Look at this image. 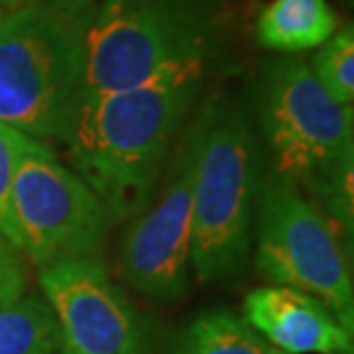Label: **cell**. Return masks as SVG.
Returning a JSON list of instances; mask_svg holds the SVG:
<instances>
[{
  "label": "cell",
  "instance_id": "1",
  "mask_svg": "<svg viewBox=\"0 0 354 354\" xmlns=\"http://www.w3.org/2000/svg\"><path fill=\"white\" fill-rule=\"evenodd\" d=\"M205 65L171 69L145 86L81 99L62 138L72 171L95 191L109 218L150 201L182 120L201 92Z\"/></svg>",
  "mask_w": 354,
  "mask_h": 354
},
{
  "label": "cell",
  "instance_id": "2",
  "mask_svg": "<svg viewBox=\"0 0 354 354\" xmlns=\"http://www.w3.org/2000/svg\"><path fill=\"white\" fill-rule=\"evenodd\" d=\"M216 37L214 0H102L83 24L79 102L205 65Z\"/></svg>",
  "mask_w": 354,
  "mask_h": 354
},
{
  "label": "cell",
  "instance_id": "3",
  "mask_svg": "<svg viewBox=\"0 0 354 354\" xmlns=\"http://www.w3.org/2000/svg\"><path fill=\"white\" fill-rule=\"evenodd\" d=\"M83 24L28 3L0 24V124L32 140H62L81 97Z\"/></svg>",
  "mask_w": 354,
  "mask_h": 354
},
{
  "label": "cell",
  "instance_id": "4",
  "mask_svg": "<svg viewBox=\"0 0 354 354\" xmlns=\"http://www.w3.org/2000/svg\"><path fill=\"white\" fill-rule=\"evenodd\" d=\"M194 136L191 269L221 281L244 267L251 251L256 201V140L239 111H212Z\"/></svg>",
  "mask_w": 354,
  "mask_h": 354
},
{
  "label": "cell",
  "instance_id": "5",
  "mask_svg": "<svg viewBox=\"0 0 354 354\" xmlns=\"http://www.w3.org/2000/svg\"><path fill=\"white\" fill-rule=\"evenodd\" d=\"M256 263L274 286L322 301L352 334L354 286L343 228L297 184L274 175L260 194Z\"/></svg>",
  "mask_w": 354,
  "mask_h": 354
},
{
  "label": "cell",
  "instance_id": "6",
  "mask_svg": "<svg viewBox=\"0 0 354 354\" xmlns=\"http://www.w3.org/2000/svg\"><path fill=\"white\" fill-rule=\"evenodd\" d=\"M260 124L274 154L276 175L313 187L354 159L352 106L331 99L299 55H281L260 81Z\"/></svg>",
  "mask_w": 354,
  "mask_h": 354
},
{
  "label": "cell",
  "instance_id": "7",
  "mask_svg": "<svg viewBox=\"0 0 354 354\" xmlns=\"http://www.w3.org/2000/svg\"><path fill=\"white\" fill-rule=\"evenodd\" d=\"M19 251L39 267L74 258H99L104 205L86 182L39 140L28 138L12 187Z\"/></svg>",
  "mask_w": 354,
  "mask_h": 354
},
{
  "label": "cell",
  "instance_id": "8",
  "mask_svg": "<svg viewBox=\"0 0 354 354\" xmlns=\"http://www.w3.org/2000/svg\"><path fill=\"white\" fill-rule=\"evenodd\" d=\"M194 232V136L173 168L164 194L133 218L120 244V276L143 297L177 301L187 292Z\"/></svg>",
  "mask_w": 354,
  "mask_h": 354
},
{
  "label": "cell",
  "instance_id": "9",
  "mask_svg": "<svg viewBox=\"0 0 354 354\" xmlns=\"http://www.w3.org/2000/svg\"><path fill=\"white\" fill-rule=\"evenodd\" d=\"M39 286L69 354H140L136 313L99 258L44 265Z\"/></svg>",
  "mask_w": 354,
  "mask_h": 354
},
{
  "label": "cell",
  "instance_id": "10",
  "mask_svg": "<svg viewBox=\"0 0 354 354\" xmlns=\"http://www.w3.org/2000/svg\"><path fill=\"white\" fill-rule=\"evenodd\" d=\"M242 320L274 350L286 354H348L352 334L338 317L301 290L267 286L251 290Z\"/></svg>",
  "mask_w": 354,
  "mask_h": 354
},
{
  "label": "cell",
  "instance_id": "11",
  "mask_svg": "<svg viewBox=\"0 0 354 354\" xmlns=\"http://www.w3.org/2000/svg\"><path fill=\"white\" fill-rule=\"evenodd\" d=\"M338 30L327 0H272L256 21V37L269 51L297 55L324 44Z\"/></svg>",
  "mask_w": 354,
  "mask_h": 354
},
{
  "label": "cell",
  "instance_id": "12",
  "mask_svg": "<svg viewBox=\"0 0 354 354\" xmlns=\"http://www.w3.org/2000/svg\"><path fill=\"white\" fill-rule=\"evenodd\" d=\"M60 324L44 297L21 295L0 304V354H58Z\"/></svg>",
  "mask_w": 354,
  "mask_h": 354
},
{
  "label": "cell",
  "instance_id": "13",
  "mask_svg": "<svg viewBox=\"0 0 354 354\" xmlns=\"http://www.w3.org/2000/svg\"><path fill=\"white\" fill-rule=\"evenodd\" d=\"M177 354H276L242 317L228 310H207L184 331Z\"/></svg>",
  "mask_w": 354,
  "mask_h": 354
},
{
  "label": "cell",
  "instance_id": "14",
  "mask_svg": "<svg viewBox=\"0 0 354 354\" xmlns=\"http://www.w3.org/2000/svg\"><path fill=\"white\" fill-rule=\"evenodd\" d=\"M310 72L322 90L341 106L354 102V28L345 24L320 44L310 62Z\"/></svg>",
  "mask_w": 354,
  "mask_h": 354
},
{
  "label": "cell",
  "instance_id": "15",
  "mask_svg": "<svg viewBox=\"0 0 354 354\" xmlns=\"http://www.w3.org/2000/svg\"><path fill=\"white\" fill-rule=\"evenodd\" d=\"M26 140L28 136H24L21 131L12 129L7 124H0V235L10 244L17 246V249H19V232H17V223H14L12 187Z\"/></svg>",
  "mask_w": 354,
  "mask_h": 354
},
{
  "label": "cell",
  "instance_id": "16",
  "mask_svg": "<svg viewBox=\"0 0 354 354\" xmlns=\"http://www.w3.org/2000/svg\"><path fill=\"white\" fill-rule=\"evenodd\" d=\"M26 269L21 251L0 235V304L17 299L26 292Z\"/></svg>",
  "mask_w": 354,
  "mask_h": 354
},
{
  "label": "cell",
  "instance_id": "17",
  "mask_svg": "<svg viewBox=\"0 0 354 354\" xmlns=\"http://www.w3.org/2000/svg\"><path fill=\"white\" fill-rule=\"evenodd\" d=\"M37 3H44L53 10L72 14V17H86L90 7L95 5V0H37Z\"/></svg>",
  "mask_w": 354,
  "mask_h": 354
},
{
  "label": "cell",
  "instance_id": "18",
  "mask_svg": "<svg viewBox=\"0 0 354 354\" xmlns=\"http://www.w3.org/2000/svg\"><path fill=\"white\" fill-rule=\"evenodd\" d=\"M28 3H35V0H0V7H3V10L14 12V10H19V7L28 5Z\"/></svg>",
  "mask_w": 354,
  "mask_h": 354
},
{
  "label": "cell",
  "instance_id": "19",
  "mask_svg": "<svg viewBox=\"0 0 354 354\" xmlns=\"http://www.w3.org/2000/svg\"><path fill=\"white\" fill-rule=\"evenodd\" d=\"M3 19H5V10L0 7V24H3Z\"/></svg>",
  "mask_w": 354,
  "mask_h": 354
},
{
  "label": "cell",
  "instance_id": "20",
  "mask_svg": "<svg viewBox=\"0 0 354 354\" xmlns=\"http://www.w3.org/2000/svg\"><path fill=\"white\" fill-rule=\"evenodd\" d=\"M276 354H286V352H279V350H276Z\"/></svg>",
  "mask_w": 354,
  "mask_h": 354
}]
</instances>
